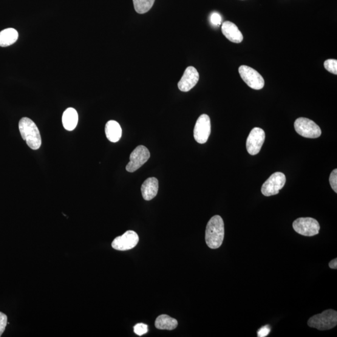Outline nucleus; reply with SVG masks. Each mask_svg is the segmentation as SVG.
Returning a JSON list of instances; mask_svg holds the SVG:
<instances>
[{"mask_svg": "<svg viewBox=\"0 0 337 337\" xmlns=\"http://www.w3.org/2000/svg\"><path fill=\"white\" fill-rule=\"evenodd\" d=\"M211 124L210 118L204 114L197 119L194 129L195 140L199 144H205L211 134Z\"/></svg>", "mask_w": 337, "mask_h": 337, "instance_id": "nucleus-9", "label": "nucleus"}, {"mask_svg": "<svg viewBox=\"0 0 337 337\" xmlns=\"http://www.w3.org/2000/svg\"><path fill=\"white\" fill-rule=\"evenodd\" d=\"M134 332L139 336H142L148 332V327L146 324H138L134 327Z\"/></svg>", "mask_w": 337, "mask_h": 337, "instance_id": "nucleus-21", "label": "nucleus"}, {"mask_svg": "<svg viewBox=\"0 0 337 337\" xmlns=\"http://www.w3.org/2000/svg\"><path fill=\"white\" fill-rule=\"evenodd\" d=\"M337 325V311L328 309L322 313L311 317L308 321V325L319 330H327L335 327Z\"/></svg>", "mask_w": 337, "mask_h": 337, "instance_id": "nucleus-3", "label": "nucleus"}, {"mask_svg": "<svg viewBox=\"0 0 337 337\" xmlns=\"http://www.w3.org/2000/svg\"><path fill=\"white\" fill-rule=\"evenodd\" d=\"M222 32L229 41L235 42V43H240L243 40L242 33L234 23L228 21L223 23L222 26Z\"/></svg>", "mask_w": 337, "mask_h": 337, "instance_id": "nucleus-13", "label": "nucleus"}, {"mask_svg": "<svg viewBox=\"0 0 337 337\" xmlns=\"http://www.w3.org/2000/svg\"><path fill=\"white\" fill-rule=\"evenodd\" d=\"M155 0H133L134 9L139 14H144L151 9Z\"/></svg>", "mask_w": 337, "mask_h": 337, "instance_id": "nucleus-19", "label": "nucleus"}, {"mask_svg": "<svg viewBox=\"0 0 337 337\" xmlns=\"http://www.w3.org/2000/svg\"><path fill=\"white\" fill-rule=\"evenodd\" d=\"M329 267L330 268L332 269H336L337 268V259H333L332 261L330 262L329 264Z\"/></svg>", "mask_w": 337, "mask_h": 337, "instance_id": "nucleus-26", "label": "nucleus"}, {"mask_svg": "<svg viewBox=\"0 0 337 337\" xmlns=\"http://www.w3.org/2000/svg\"><path fill=\"white\" fill-rule=\"evenodd\" d=\"M177 325L178 322L176 319L165 314L159 316L155 322V327L160 330H172L175 329Z\"/></svg>", "mask_w": 337, "mask_h": 337, "instance_id": "nucleus-17", "label": "nucleus"}, {"mask_svg": "<svg viewBox=\"0 0 337 337\" xmlns=\"http://www.w3.org/2000/svg\"><path fill=\"white\" fill-rule=\"evenodd\" d=\"M239 72L243 81L252 89L259 90L264 86V79L256 70L242 65L239 67Z\"/></svg>", "mask_w": 337, "mask_h": 337, "instance_id": "nucleus-7", "label": "nucleus"}, {"mask_svg": "<svg viewBox=\"0 0 337 337\" xmlns=\"http://www.w3.org/2000/svg\"><path fill=\"white\" fill-rule=\"evenodd\" d=\"M8 317L5 313L0 311V336L2 335L5 330L8 324Z\"/></svg>", "mask_w": 337, "mask_h": 337, "instance_id": "nucleus-23", "label": "nucleus"}, {"mask_svg": "<svg viewBox=\"0 0 337 337\" xmlns=\"http://www.w3.org/2000/svg\"><path fill=\"white\" fill-rule=\"evenodd\" d=\"M271 332V327L269 325H265L260 328L257 332V336L259 337L267 336L269 333Z\"/></svg>", "mask_w": 337, "mask_h": 337, "instance_id": "nucleus-24", "label": "nucleus"}, {"mask_svg": "<svg viewBox=\"0 0 337 337\" xmlns=\"http://www.w3.org/2000/svg\"><path fill=\"white\" fill-rule=\"evenodd\" d=\"M199 75L193 66L187 68L181 80L177 84L178 87L183 92H188L193 88L199 81Z\"/></svg>", "mask_w": 337, "mask_h": 337, "instance_id": "nucleus-12", "label": "nucleus"}, {"mask_svg": "<svg viewBox=\"0 0 337 337\" xmlns=\"http://www.w3.org/2000/svg\"><path fill=\"white\" fill-rule=\"evenodd\" d=\"M324 67L328 72L337 75V60L334 59H329L324 62Z\"/></svg>", "mask_w": 337, "mask_h": 337, "instance_id": "nucleus-20", "label": "nucleus"}, {"mask_svg": "<svg viewBox=\"0 0 337 337\" xmlns=\"http://www.w3.org/2000/svg\"><path fill=\"white\" fill-rule=\"evenodd\" d=\"M105 133L107 140L112 143H117L122 137V129L117 121L107 122L105 126Z\"/></svg>", "mask_w": 337, "mask_h": 337, "instance_id": "nucleus-16", "label": "nucleus"}, {"mask_svg": "<svg viewBox=\"0 0 337 337\" xmlns=\"http://www.w3.org/2000/svg\"><path fill=\"white\" fill-rule=\"evenodd\" d=\"M294 127L298 134L306 138L315 139L322 134L321 127L312 120L305 118L297 119Z\"/></svg>", "mask_w": 337, "mask_h": 337, "instance_id": "nucleus-4", "label": "nucleus"}, {"mask_svg": "<svg viewBox=\"0 0 337 337\" xmlns=\"http://www.w3.org/2000/svg\"><path fill=\"white\" fill-rule=\"evenodd\" d=\"M140 240L137 232L128 231L121 236L116 237L112 242V248L115 250L125 251L136 247Z\"/></svg>", "mask_w": 337, "mask_h": 337, "instance_id": "nucleus-11", "label": "nucleus"}, {"mask_svg": "<svg viewBox=\"0 0 337 337\" xmlns=\"http://www.w3.org/2000/svg\"><path fill=\"white\" fill-rule=\"evenodd\" d=\"M329 182L330 184L331 187H332V189L335 191V193L337 192V169H334L333 171L331 172L330 177H329Z\"/></svg>", "mask_w": 337, "mask_h": 337, "instance_id": "nucleus-22", "label": "nucleus"}, {"mask_svg": "<svg viewBox=\"0 0 337 337\" xmlns=\"http://www.w3.org/2000/svg\"><path fill=\"white\" fill-rule=\"evenodd\" d=\"M211 21L212 24L218 26V25L221 24V16H220L219 14L214 13L211 15Z\"/></svg>", "mask_w": 337, "mask_h": 337, "instance_id": "nucleus-25", "label": "nucleus"}, {"mask_svg": "<svg viewBox=\"0 0 337 337\" xmlns=\"http://www.w3.org/2000/svg\"><path fill=\"white\" fill-rule=\"evenodd\" d=\"M19 130L21 137L31 149L37 150L41 145L40 132L36 124L28 118H23L19 122Z\"/></svg>", "mask_w": 337, "mask_h": 337, "instance_id": "nucleus-2", "label": "nucleus"}, {"mask_svg": "<svg viewBox=\"0 0 337 337\" xmlns=\"http://www.w3.org/2000/svg\"><path fill=\"white\" fill-rule=\"evenodd\" d=\"M159 189L158 180L155 177H149L141 186V192L144 200H151L156 196Z\"/></svg>", "mask_w": 337, "mask_h": 337, "instance_id": "nucleus-14", "label": "nucleus"}, {"mask_svg": "<svg viewBox=\"0 0 337 337\" xmlns=\"http://www.w3.org/2000/svg\"><path fill=\"white\" fill-rule=\"evenodd\" d=\"M265 139L264 131L260 127H254L246 141V148L251 155H257L261 150Z\"/></svg>", "mask_w": 337, "mask_h": 337, "instance_id": "nucleus-10", "label": "nucleus"}, {"mask_svg": "<svg viewBox=\"0 0 337 337\" xmlns=\"http://www.w3.org/2000/svg\"><path fill=\"white\" fill-rule=\"evenodd\" d=\"M62 122L65 129L72 131L76 128L78 123V114L76 110L73 107H69L65 110Z\"/></svg>", "mask_w": 337, "mask_h": 337, "instance_id": "nucleus-15", "label": "nucleus"}, {"mask_svg": "<svg viewBox=\"0 0 337 337\" xmlns=\"http://www.w3.org/2000/svg\"><path fill=\"white\" fill-rule=\"evenodd\" d=\"M286 183V177L282 172H277L272 174L270 177L265 181L262 186L261 192L265 196L279 194Z\"/></svg>", "mask_w": 337, "mask_h": 337, "instance_id": "nucleus-6", "label": "nucleus"}, {"mask_svg": "<svg viewBox=\"0 0 337 337\" xmlns=\"http://www.w3.org/2000/svg\"><path fill=\"white\" fill-rule=\"evenodd\" d=\"M224 238V223L220 216H214L207 224L206 242L209 248L216 249L222 244Z\"/></svg>", "mask_w": 337, "mask_h": 337, "instance_id": "nucleus-1", "label": "nucleus"}, {"mask_svg": "<svg viewBox=\"0 0 337 337\" xmlns=\"http://www.w3.org/2000/svg\"><path fill=\"white\" fill-rule=\"evenodd\" d=\"M150 158V152L146 147L141 145L137 147L130 155V161L126 169L129 172H134L143 166Z\"/></svg>", "mask_w": 337, "mask_h": 337, "instance_id": "nucleus-8", "label": "nucleus"}, {"mask_svg": "<svg viewBox=\"0 0 337 337\" xmlns=\"http://www.w3.org/2000/svg\"><path fill=\"white\" fill-rule=\"evenodd\" d=\"M293 228L302 236L312 237L319 233L321 226L315 219L311 217H300L293 222Z\"/></svg>", "mask_w": 337, "mask_h": 337, "instance_id": "nucleus-5", "label": "nucleus"}, {"mask_svg": "<svg viewBox=\"0 0 337 337\" xmlns=\"http://www.w3.org/2000/svg\"><path fill=\"white\" fill-rule=\"evenodd\" d=\"M18 38V33L13 28H7L0 32V47H7L15 43Z\"/></svg>", "mask_w": 337, "mask_h": 337, "instance_id": "nucleus-18", "label": "nucleus"}]
</instances>
